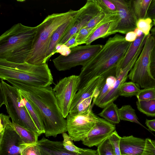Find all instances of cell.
Listing matches in <instances>:
<instances>
[{"mask_svg": "<svg viewBox=\"0 0 155 155\" xmlns=\"http://www.w3.org/2000/svg\"><path fill=\"white\" fill-rule=\"evenodd\" d=\"M6 81L17 88L39 110L42 117L46 137H55L67 131L66 120L62 115L51 87L34 86L14 79Z\"/></svg>", "mask_w": 155, "mask_h": 155, "instance_id": "6da1fadb", "label": "cell"}, {"mask_svg": "<svg viewBox=\"0 0 155 155\" xmlns=\"http://www.w3.org/2000/svg\"><path fill=\"white\" fill-rule=\"evenodd\" d=\"M131 43L119 34L109 38L101 49L82 66L79 75L80 81L78 90L94 77L101 76L106 79L110 76L116 77L117 66Z\"/></svg>", "mask_w": 155, "mask_h": 155, "instance_id": "7a4b0ae2", "label": "cell"}, {"mask_svg": "<svg viewBox=\"0 0 155 155\" xmlns=\"http://www.w3.org/2000/svg\"><path fill=\"white\" fill-rule=\"evenodd\" d=\"M36 27L21 23L14 25L0 36V59L22 63L31 50Z\"/></svg>", "mask_w": 155, "mask_h": 155, "instance_id": "3957f363", "label": "cell"}, {"mask_svg": "<svg viewBox=\"0 0 155 155\" xmlns=\"http://www.w3.org/2000/svg\"><path fill=\"white\" fill-rule=\"evenodd\" d=\"M78 10H70L62 13L48 15L36 26L32 48L26 62L36 65L46 64V55L51 37L60 25L74 18Z\"/></svg>", "mask_w": 155, "mask_h": 155, "instance_id": "277c9868", "label": "cell"}, {"mask_svg": "<svg viewBox=\"0 0 155 155\" xmlns=\"http://www.w3.org/2000/svg\"><path fill=\"white\" fill-rule=\"evenodd\" d=\"M0 78L6 80L14 79L35 87L50 86L53 79L47 64L36 65L26 62L18 63L0 59Z\"/></svg>", "mask_w": 155, "mask_h": 155, "instance_id": "5b68a950", "label": "cell"}, {"mask_svg": "<svg viewBox=\"0 0 155 155\" xmlns=\"http://www.w3.org/2000/svg\"><path fill=\"white\" fill-rule=\"evenodd\" d=\"M3 104L12 123L41 134L25 105L18 90L1 80L0 107Z\"/></svg>", "mask_w": 155, "mask_h": 155, "instance_id": "8992f818", "label": "cell"}, {"mask_svg": "<svg viewBox=\"0 0 155 155\" xmlns=\"http://www.w3.org/2000/svg\"><path fill=\"white\" fill-rule=\"evenodd\" d=\"M155 41L150 33L146 37L143 48L128 78L143 88L155 87V79L150 71L151 52Z\"/></svg>", "mask_w": 155, "mask_h": 155, "instance_id": "52a82bcc", "label": "cell"}, {"mask_svg": "<svg viewBox=\"0 0 155 155\" xmlns=\"http://www.w3.org/2000/svg\"><path fill=\"white\" fill-rule=\"evenodd\" d=\"M103 45L98 44L78 46L71 48L67 56L61 55L52 60L54 65L59 71L70 69L78 66L85 65L102 48Z\"/></svg>", "mask_w": 155, "mask_h": 155, "instance_id": "ba28073f", "label": "cell"}, {"mask_svg": "<svg viewBox=\"0 0 155 155\" xmlns=\"http://www.w3.org/2000/svg\"><path fill=\"white\" fill-rule=\"evenodd\" d=\"M94 105L80 114L69 113L67 117V131L73 141H82L98 120L92 110Z\"/></svg>", "mask_w": 155, "mask_h": 155, "instance_id": "9c48e42d", "label": "cell"}, {"mask_svg": "<svg viewBox=\"0 0 155 155\" xmlns=\"http://www.w3.org/2000/svg\"><path fill=\"white\" fill-rule=\"evenodd\" d=\"M79 75H73L60 80L53 88L64 118L69 114L74 98L78 90Z\"/></svg>", "mask_w": 155, "mask_h": 155, "instance_id": "30bf717a", "label": "cell"}, {"mask_svg": "<svg viewBox=\"0 0 155 155\" xmlns=\"http://www.w3.org/2000/svg\"><path fill=\"white\" fill-rule=\"evenodd\" d=\"M101 10L98 0H88L84 6L78 10L69 26L58 44H64L81 28L86 25Z\"/></svg>", "mask_w": 155, "mask_h": 155, "instance_id": "8fae6325", "label": "cell"}, {"mask_svg": "<svg viewBox=\"0 0 155 155\" xmlns=\"http://www.w3.org/2000/svg\"><path fill=\"white\" fill-rule=\"evenodd\" d=\"M27 145L15 130L12 122L0 136V155H21L22 150Z\"/></svg>", "mask_w": 155, "mask_h": 155, "instance_id": "7c38bea8", "label": "cell"}, {"mask_svg": "<svg viewBox=\"0 0 155 155\" xmlns=\"http://www.w3.org/2000/svg\"><path fill=\"white\" fill-rule=\"evenodd\" d=\"M116 6L119 19L117 32L126 34L137 28V20L132 9L130 0H110Z\"/></svg>", "mask_w": 155, "mask_h": 155, "instance_id": "4fadbf2b", "label": "cell"}, {"mask_svg": "<svg viewBox=\"0 0 155 155\" xmlns=\"http://www.w3.org/2000/svg\"><path fill=\"white\" fill-rule=\"evenodd\" d=\"M115 129L114 124L104 118L99 117L94 126L82 141V143L89 147H97L108 137Z\"/></svg>", "mask_w": 155, "mask_h": 155, "instance_id": "5bb4252c", "label": "cell"}, {"mask_svg": "<svg viewBox=\"0 0 155 155\" xmlns=\"http://www.w3.org/2000/svg\"><path fill=\"white\" fill-rule=\"evenodd\" d=\"M37 144L41 155H97V150L89 149H85L81 153L70 151L64 147L62 141L50 140L44 137L38 140Z\"/></svg>", "mask_w": 155, "mask_h": 155, "instance_id": "9a60e30c", "label": "cell"}, {"mask_svg": "<svg viewBox=\"0 0 155 155\" xmlns=\"http://www.w3.org/2000/svg\"><path fill=\"white\" fill-rule=\"evenodd\" d=\"M143 47L141 45L137 52L127 66L120 72L116 77L115 82L111 89L104 97L97 106L104 108L108 104L114 102L119 96V91L122 84L125 82L128 78V74L134 66Z\"/></svg>", "mask_w": 155, "mask_h": 155, "instance_id": "2e32d148", "label": "cell"}, {"mask_svg": "<svg viewBox=\"0 0 155 155\" xmlns=\"http://www.w3.org/2000/svg\"><path fill=\"white\" fill-rule=\"evenodd\" d=\"M106 79L101 76L94 77L85 86L79 89L73 100L69 113L73 112L83 100L92 96L93 97V99H95L105 83Z\"/></svg>", "mask_w": 155, "mask_h": 155, "instance_id": "e0dca14e", "label": "cell"}, {"mask_svg": "<svg viewBox=\"0 0 155 155\" xmlns=\"http://www.w3.org/2000/svg\"><path fill=\"white\" fill-rule=\"evenodd\" d=\"M145 139L132 135L121 137L120 142L122 155H141L145 145Z\"/></svg>", "mask_w": 155, "mask_h": 155, "instance_id": "ac0fdd59", "label": "cell"}, {"mask_svg": "<svg viewBox=\"0 0 155 155\" xmlns=\"http://www.w3.org/2000/svg\"><path fill=\"white\" fill-rule=\"evenodd\" d=\"M147 36L143 34L141 36L137 37L135 41L131 42L124 57L117 66L116 73V77H118L120 72L127 66L132 60L141 45L145 40Z\"/></svg>", "mask_w": 155, "mask_h": 155, "instance_id": "d6986e66", "label": "cell"}, {"mask_svg": "<svg viewBox=\"0 0 155 155\" xmlns=\"http://www.w3.org/2000/svg\"><path fill=\"white\" fill-rule=\"evenodd\" d=\"M118 19L107 22L97 28L92 33L85 44L91 45L95 40L100 38H104L117 33L116 29Z\"/></svg>", "mask_w": 155, "mask_h": 155, "instance_id": "ffe728a7", "label": "cell"}, {"mask_svg": "<svg viewBox=\"0 0 155 155\" xmlns=\"http://www.w3.org/2000/svg\"><path fill=\"white\" fill-rule=\"evenodd\" d=\"M20 93L21 95L25 106L40 134H45L43 119L41 114L31 101L21 93Z\"/></svg>", "mask_w": 155, "mask_h": 155, "instance_id": "44dd1931", "label": "cell"}, {"mask_svg": "<svg viewBox=\"0 0 155 155\" xmlns=\"http://www.w3.org/2000/svg\"><path fill=\"white\" fill-rule=\"evenodd\" d=\"M74 18L60 25L53 33L51 38L46 55L47 61L54 54L56 46L58 44L63 34L72 23Z\"/></svg>", "mask_w": 155, "mask_h": 155, "instance_id": "7402d4cb", "label": "cell"}, {"mask_svg": "<svg viewBox=\"0 0 155 155\" xmlns=\"http://www.w3.org/2000/svg\"><path fill=\"white\" fill-rule=\"evenodd\" d=\"M118 110L117 105L113 102L103 108L98 115L108 122L115 125L120 122Z\"/></svg>", "mask_w": 155, "mask_h": 155, "instance_id": "603a6c76", "label": "cell"}, {"mask_svg": "<svg viewBox=\"0 0 155 155\" xmlns=\"http://www.w3.org/2000/svg\"><path fill=\"white\" fill-rule=\"evenodd\" d=\"M131 6L137 20L147 18V13L152 0H131Z\"/></svg>", "mask_w": 155, "mask_h": 155, "instance_id": "cb8c5ba5", "label": "cell"}, {"mask_svg": "<svg viewBox=\"0 0 155 155\" xmlns=\"http://www.w3.org/2000/svg\"><path fill=\"white\" fill-rule=\"evenodd\" d=\"M12 123L15 130L25 144L27 145L37 144L38 141V137L40 135L39 134Z\"/></svg>", "mask_w": 155, "mask_h": 155, "instance_id": "d4e9b609", "label": "cell"}, {"mask_svg": "<svg viewBox=\"0 0 155 155\" xmlns=\"http://www.w3.org/2000/svg\"><path fill=\"white\" fill-rule=\"evenodd\" d=\"M118 111L120 120L128 121L135 123L145 128L139 122L135 110L130 105H123L120 108H118Z\"/></svg>", "mask_w": 155, "mask_h": 155, "instance_id": "484cf974", "label": "cell"}, {"mask_svg": "<svg viewBox=\"0 0 155 155\" xmlns=\"http://www.w3.org/2000/svg\"><path fill=\"white\" fill-rule=\"evenodd\" d=\"M138 109L140 112L148 116H155V99L136 101Z\"/></svg>", "mask_w": 155, "mask_h": 155, "instance_id": "4316f807", "label": "cell"}, {"mask_svg": "<svg viewBox=\"0 0 155 155\" xmlns=\"http://www.w3.org/2000/svg\"><path fill=\"white\" fill-rule=\"evenodd\" d=\"M139 86L132 81L125 82L120 87L119 96L124 97H131L136 96L140 90Z\"/></svg>", "mask_w": 155, "mask_h": 155, "instance_id": "83f0119b", "label": "cell"}, {"mask_svg": "<svg viewBox=\"0 0 155 155\" xmlns=\"http://www.w3.org/2000/svg\"><path fill=\"white\" fill-rule=\"evenodd\" d=\"M116 79V77L110 76L106 80L105 82L101 88L97 97L93 99V103L96 106L107 94L113 87Z\"/></svg>", "mask_w": 155, "mask_h": 155, "instance_id": "f1b7e54d", "label": "cell"}, {"mask_svg": "<svg viewBox=\"0 0 155 155\" xmlns=\"http://www.w3.org/2000/svg\"><path fill=\"white\" fill-rule=\"evenodd\" d=\"M97 28H88L84 27L76 33V41L78 45L85 44L92 33Z\"/></svg>", "mask_w": 155, "mask_h": 155, "instance_id": "f546056e", "label": "cell"}, {"mask_svg": "<svg viewBox=\"0 0 155 155\" xmlns=\"http://www.w3.org/2000/svg\"><path fill=\"white\" fill-rule=\"evenodd\" d=\"M63 139L62 141L64 147L70 151L81 153L85 150V148H81L77 147L74 143L73 140L66 132L62 134Z\"/></svg>", "mask_w": 155, "mask_h": 155, "instance_id": "4dcf8cb0", "label": "cell"}, {"mask_svg": "<svg viewBox=\"0 0 155 155\" xmlns=\"http://www.w3.org/2000/svg\"><path fill=\"white\" fill-rule=\"evenodd\" d=\"M97 151V155H116L109 137L98 146Z\"/></svg>", "mask_w": 155, "mask_h": 155, "instance_id": "1f68e13d", "label": "cell"}, {"mask_svg": "<svg viewBox=\"0 0 155 155\" xmlns=\"http://www.w3.org/2000/svg\"><path fill=\"white\" fill-rule=\"evenodd\" d=\"M137 27L145 35L150 33L153 26V20L149 18L140 19L137 21Z\"/></svg>", "mask_w": 155, "mask_h": 155, "instance_id": "d6a6232c", "label": "cell"}, {"mask_svg": "<svg viewBox=\"0 0 155 155\" xmlns=\"http://www.w3.org/2000/svg\"><path fill=\"white\" fill-rule=\"evenodd\" d=\"M136 96L138 100H148L155 99V87L140 90Z\"/></svg>", "mask_w": 155, "mask_h": 155, "instance_id": "836d02e7", "label": "cell"}, {"mask_svg": "<svg viewBox=\"0 0 155 155\" xmlns=\"http://www.w3.org/2000/svg\"><path fill=\"white\" fill-rule=\"evenodd\" d=\"M121 137L116 130L109 137L110 141L116 155H122L120 147V142Z\"/></svg>", "mask_w": 155, "mask_h": 155, "instance_id": "e575fe53", "label": "cell"}, {"mask_svg": "<svg viewBox=\"0 0 155 155\" xmlns=\"http://www.w3.org/2000/svg\"><path fill=\"white\" fill-rule=\"evenodd\" d=\"M21 155H41L40 149L37 144L26 145L22 150Z\"/></svg>", "mask_w": 155, "mask_h": 155, "instance_id": "d590c367", "label": "cell"}, {"mask_svg": "<svg viewBox=\"0 0 155 155\" xmlns=\"http://www.w3.org/2000/svg\"><path fill=\"white\" fill-rule=\"evenodd\" d=\"M93 97H91L82 101L77 106L75 110L70 113L80 114L87 109L91 105Z\"/></svg>", "mask_w": 155, "mask_h": 155, "instance_id": "8d00e7d4", "label": "cell"}, {"mask_svg": "<svg viewBox=\"0 0 155 155\" xmlns=\"http://www.w3.org/2000/svg\"><path fill=\"white\" fill-rule=\"evenodd\" d=\"M101 7L109 12L115 14H118L115 5L110 0H98Z\"/></svg>", "mask_w": 155, "mask_h": 155, "instance_id": "74e56055", "label": "cell"}, {"mask_svg": "<svg viewBox=\"0 0 155 155\" xmlns=\"http://www.w3.org/2000/svg\"><path fill=\"white\" fill-rule=\"evenodd\" d=\"M145 140V148L141 155H155V140L149 138Z\"/></svg>", "mask_w": 155, "mask_h": 155, "instance_id": "f35d334b", "label": "cell"}, {"mask_svg": "<svg viewBox=\"0 0 155 155\" xmlns=\"http://www.w3.org/2000/svg\"><path fill=\"white\" fill-rule=\"evenodd\" d=\"M10 117L1 113L0 114V136H2L6 127L12 123L10 120Z\"/></svg>", "mask_w": 155, "mask_h": 155, "instance_id": "ab89813d", "label": "cell"}, {"mask_svg": "<svg viewBox=\"0 0 155 155\" xmlns=\"http://www.w3.org/2000/svg\"><path fill=\"white\" fill-rule=\"evenodd\" d=\"M71 52V48L64 44H58L55 47L54 53V54L58 53L61 55L66 56L68 55Z\"/></svg>", "mask_w": 155, "mask_h": 155, "instance_id": "60d3db41", "label": "cell"}, {"mask_svg": "<svg viewBox=\"0 0 155 155\" xmlns=\"http://www.w3.org/2000/svg\"><path fill=\"white\" fill-rule=\"evenodd\" d=\"M150 68L151 74L155 79V45L151 52Z\"/></svg>", "mask_w": 155, "mask_h": 155, "instance_id": "b9f144b4", "label": "cell"}, {"mask_svg": "<svg viewBox=\"0 0 155 155\" xmlns=\"http://www.w3.org/2000/svg\"><path fill=\"white\" fill-rule=\"evenodd\" d=\"M151 19L155 18V0H152L147 13V18Z\"/></svg>", "mask_w": 155, "mask_h": 155, "instance_id": "7bdbcfd3", "label": "cell"}, {"mask_svg": "<svg viewBox=\"0 0 155 155\" xmlns=\"http://www.w3.org/2000/svg\"><path fill=\"white\" fill-rule=\"evenodd\" d=\"M76 38L77 34L76 33L71 37L64 45L70 48L78 46Z\"/></svg>", "mask_w": 155, "mask_h": 155, "instance_id": "ee69618b", "label": "cell"}, {"mask_svg": "<svg viewBox=\"0 0 155 155\" xmlns=\"http://www.w3.org/2000/svg\"><path fill=\"white\" fill-rule=\"evenodd\" d=\"M124 37L126 41L130 42L134 41L137 38V35L134 31L128 32Z\"/></svg>", "mask_w": 155, "mask_h": 155, "instance_id": "f6af8a7d", "label": "cell"}, {"mask_svg": "<svg viewBox=\"0 0 155 155\" xmlns=\"http://www.w3.org/2000/svg\"><path fill=\"white\" fill-rule=\"evenodd\" d=\"M145 124L150 130L155 132V119L151 120L147 119Z\"/></svg>", "mask_w": 155, "mask_h": 155, "instance_id": "bcb514c9", "label": "cell"}, {"mask_svg": "<svg viewBox=\"0 0 155 155\" xmlns=\"http://www.w3.org/2000/svg\"><path fill=\"white\" fill-rule=\"evenodd\" d=\"M134 31L137 35V37L141 36L143 34V32L138 28H136Z\"/></svg>", "mask_w": 155, "mask_h": 155, "instance_id": "7dc6e473", "label": "cell"}, {"mask_svg": "<svg viewBox=\"0 0 155 155\" xmlns=\"http://www.w3.org/2000/svg\"><path fill=\"white\" fill-rule=\"evenodd\" d=\"M152 20L153 25L155 27V18L153 19Z\"/></svg>", "mask_w": 155, "mask_h": 155, "instance_id": "c3c4849f", "label": "cell"}]
</instances>
